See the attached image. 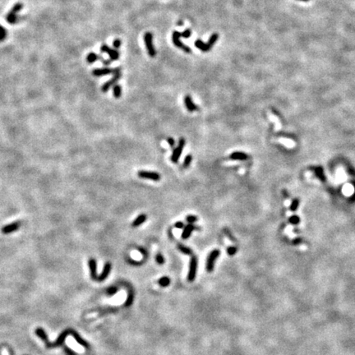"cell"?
I'll return each instance as SVG.
<instances>
[{
    "mask_svg": "<svg viewBox=\"0 0 355 355\" xmlns=\"http://www.w3.org/2000/svg\"><path fill=\"white\" fill-rule=\"evenodd\" d=\"M181 36L182 35L179 31H174V33L172 35L173 43L175 45L176 47L181 49V50H183L184 51L186 52V53H191V52H192V50H191L190 48L188 47V46H187L185 44H184V43L180 40V37H181Z\"/></svg>",
    "mask_w": 355,
    "mask_h": 355,
    "instance_id": "obj_1",
    "label": "cell"
},
{
    "mask_svg": "<svg viewBox=\"0 0 355 355\" xmlns=\"http://www.w3.org/2000/svg\"><path fill=\"white\" fill-rule=\"evenodd\" d=\"M144 41L146 44V50L148 51L149 55L151 57H155L156 54L155 49L153 45V35L151 32H146L144 35Z\"/></svg>",
    "mask_w": 355,
    "mask_h": 355,
    "instance_id": "obj_2",
    "label": "cell"
},
{
    "mask_svg": "<svg viewBox=\"0 0 355 355\" xmlns=\"http://www.w3.org/2000/svg\"><path fill=\"white\" fill-rule=\"evenodd\" d=\"M220 253V250L215 249L209 254V256L207 257V261H206V270L208 272H211V271H213V269H214L215 261L219 257Z\"/></svg>",
    "mask_w": 355,
    "mask_h": 355,
    "instance_id": "obj_3",
    "label": "cell"
},
{
    "mask_svg": "<svg viewBox=\"0 0 355 355\" xmlns=\"http://www.w3.org/2000/svg\"><path fill=\"white\" fill-rule=\"evenodd\" d=\"M197 258L196 256H193L190 260V266H189V271H188V279L189 281L194 280L197 274Z\"/></svg>",
    "mask_w": 355,
    "mask_h": 355,
    "instance_id": "obj_4",
    "label": "cell"
},
{
    "mask_svg": "<svg viewBox=\"0 0 355 355\" xmlns=\"http://www.w3.org/2000/svg\"><path fill=\"white\" fill-rule=\"evenodd\" d=\"M121 73V68H99V69H95L93 71V75L95 77H100V76H104V75H109V74H118Z\"/></svg>",
    "mask_w": 355,
    "mask_h": 355,
    "instance_id": "obj_5",
    "label": "cell"
},
{
    "mask_svg": "<svg viewBox=\"0 0 355 355\" xmlns=\"http://www.w3.org/2000/svg\"><path fill=\"white\" fill-rule=\"evenodd\" d=\"M184 146H185V140H184V138H180L179 141V145L176 148L174 149V152L172 154L171 160L174 163H177L179 161Z\"/></svg>",
    "mask_w": 355,
    "mask_h": 355,
    "instance_id": "obj_6",
    "label": "cell"
},
{
    "mask_svg": "<svg viewBox=\"0 0 355 355\" xmlns=\"http://www.w3.org/2000/svg\"><path fill=\"white\" fill-rule=\"evenodd\" d=\"M100 50H101V52H103V53H106V54H109V60H110L111 62L116 61V60H118V59L119 58V52H118V50H113V49H110L107 45H102L101 48H100Z\"/></svg>",
    "mask_w": 355,
    "mask_h": 355,
    "instance_id": "obj_7",
    "label": "cell"
},
{
    "mask_svg": "<svg viewBox=\"0 0 355 355\" xmlns=\"http://www.w3.org/2000/svg\"><path fill=\"white\" fill-rule=\"evenodd\" d=\"M140 178L141 179H150L152 181H159L160 179V175L158 173L155 172H149V171H144V170H141L137 173Z\"/></svg>",
    "mask_w": 355,
    "mask_h": 355,
    "instance_id": "obj_8",
    "label": "cell"
},
{
    "mask_svg": "<svg viewBox=\"0 0 355 355\" xmlns=\"http://www.w3.org/2000/svg\"><path fill=\"white\" fill-rule=\"evenodd\" d=\"M20 227H21V223L20 222H14V223L10 224L8 225L2 227V233H4V234L12 233V232L17 231Z\"/></svg>",
    "mask_w": 355,
    "mask_h": 355,
    "instance_id": "obj_9",
    "label": "cell"
},
{
    "mask_svg": "<svg viewBox=\"0 0 355 355\" xmlns=\"http://www.w3.org/2000/svg\"><path fill=\"white\" fill-rule=\"evenodd\" d=\"M67 344H68V345L69 346V347L73 348L74 350L78 351V352H80V353L83 352L82 347L80 344H78L77 343V341H76L75 339L73 338L72 336L68 337V339H67Z\"/></svg>",
    "mask_w": 355,
    "mask_h": 355,
    "instance_id": "obj_10",
    "label": "cell"
},
{
    "mask_svg": "<svg viewBox=\"0 0 355 355\" xmlns=\"http://www.w3.org/2000/svg\"><path fill=\"white\" fill-rule=\"evenodd\" d=\"M120 77H121V73L115 74V75L113 76V78H112L110 81H109V82H107L104 84V86L102 87V91H103L104 92L108 91V90L109 89V88H110L112 86H114V84H115V83L117 82L118 80H119Z\"/></svg>",
    "mask_w": 355,
    "mask_h": 355,
    "instance_id": "obj_11",
    "label": "cell"
},
{
    "mask_svg": "<svg viewBox=\"0 0 355 355\" xmlns=\"http://www.w3.org/2000/svg\"><path fill=\"white\" fill-rule=\"evenodd\" d=\"M184 103H185V105H186V108L188 109V110L190 111V112H193V111H196L198 109V107L193 103L192 97L189 96V95H186L185 96V98H184Z\"/></svg>",
    "mask_w": 355,
    "mask_h": 355,
    "instance_id": "obj_12",
    "label": "cell"
},
{
    "mask_svg": "<svg viewBox=\"0 0 355 355\" xmlns=\"http://www.w3.org/2000/svg\"><path fill=\"white\" fill-rule=\"evenodd\" d=\"M195 226L193 225V224H188V225L184 227V229L182 233V238L183 239H187L188 237H190V235L193 233V231L195 229Z\"/></svg>",
    "mask_w": 355,
    "mask_h": 355,
    "instance_id": "obj_13",
    "label": "cell"
},
{
    "mask_svg": "<svg viewBox=\"0 0 355 355\" xmlns=\"http://www.w3.org/2000/svg\"><path fill=\"white\" fill-rule=\"evenodd\" d=\"M230 159L231 160H246L248 159V155L247 154H245L243 152H239V151H235L233 152L230 155Z\"/></svg>",
    "mask_w": 355,
    "mask_h": 355,
    "instance_id": "obj_14",
    "label": "cell"
},
{
    "mask_svg": "<svg viewBox=\"0 0 355 355\" xmlns=\"http://www.w3.org/2000/svg\"><path fill=\"white\" fill-rule=\"evenodd\" d=\"M89 267L91 271V275L93 280H97L96 275V261L95 259H91L89 261Z\"/></svg>",
    "mask_w": 355,
    "mask_h": 355,
    "instance_id": "obj_15",
    "label": "cell"
},
{
    "mask_svg": "<svg viewBox=\"0 0 355 355\" xmlns=\"http://www.w3.org/2000/svg\"><path fill=\"white\" fill-rule=\"evenodd\" d=\"M110 270H111V264L109 263V262H107V263L104 265V266L103 272H102L101 275H100L99 277H98L97 280H99V281H102V280H105L106 278H107V276H108L109 274V272H110Z\"/></svg>",
    "mask_w": 355,
    "mask_h": 355,
    "instance_id": "obj_16",
    "label": "cell"
},
{
    "mask_svg": "<svg viewBox=\"0 0 355 355\" xmlns=\"http://www.w3.org/2000/svg\"><path fill=\"white\" fill-rule=\"evenodd\" d=\"M6 20L8 23L10 24H15L17 23V21H19V17L16 12H13L12 11H10L8 12V14L6 16Z\"/></svg>",
    "mask_w": 355,
    "mask_h": 355,
    "instance_id": "obj_17",
    "label": "cell"
},
{
    "mask_svg": "<svg viewBox=\"0 0 355 355\" xmlns=\"http://www.w3.org/2000/svg\"><path fill=\"white\" fill-rule=\"evenodd\" d=\"M146 218H147L146 215L145 214L139 215L138 216L136 217V219L134 220V221L132 222V227H138V226H140L141 224H143L144 222L146 220Z\"/></svg>",
    "mask_w": 355,
    "mask_h": 355,
    "instance_id": "obj_18",
    "label": "cell"
},
{
    "mask_svg": "<svg viewBox=\"0 0 355 355\" xmlns=\"http://www.w3.org/2000/svg\"><path fill=\"white\" fill-rule=\"evenodd\" d=\"M195 46L197 48V49H199L200 50H202V52H207L210 50V49L208 48L206 44L203 42L202 40H200V39H198V40H196Z\"/></svg>",
    "mask_w": 355,
    "mask_h": 355,
    "instance_id": "obj_19",
    "label": "cell"
},
{
    "mask_svg": "<svg viewBox=\"0 0 355 355\" xmlns=\"http://www.w3.org/2000/svg\"><path fill=\"white\" fill-rule=\"evenodd\" d=\"M99 59H100V60H101L103 58H102L100 55H98V54H95V53H90V54L87 55V60L89 64H92V63H95V61H97Z\"/></svg>",
    "mask_w": 355,
    "mask_h": 355,
    "instance_id": "obj_20",
    "label": "cell"
},
{
    "mask_svg": "<svg viewBox=\"0 0 355 355\" xmlns=\"http://www.w3.org/2000/svg\"><path fill=\"white\" fill-rule=\"evenodd\" d=\"M218 38H219V35H218V33H213L211 35V37H210L208 42L206 43L207 46H208V48H209L210 50H211L212 48V46L215 45V43L216 42L217 40H218Z\"/></svg>",
    "mask_w": 355,
    "mask_h": 355,
    "instance_id": "obj_21",
    "label": "cell"
},
{
    "mask_svg": "<svg viewBox=\"0 0 355 355\" xmlns=\"http://www.w3.org/2000/svg\"><path fill=\"white\" fill-rule=\"evenodd\" d=\"M314 173H315V174L317 175L318 179H320L322 181H325L326 180V176H325L323 169L322 167L314 168Z\"/></svg>",
    "mask_w": 355,
    "mask_h": 355,
    "instance_id": "obj_22",
    "label": "cell"
},
{
    "mask_svg": "<svg viewBox=\"0 0 355 355\" xmlns=\"http://www.w3.org/2000/svg\"><path fill=\"white\" fill-rule=\"evenodd\" d=\"M122 95V88L119 85H114L113 86V95L116 98H119Z\"/></svg>",
    "mask_w": 355,
    "mask_h": 355,
    "instance_id": "obj_23",
    "label": "cell"
},
{
    "mask_svg": "<svg viewBox=\"0 0 355 355\" xmlns=\"http://www.w3.org/2000/svg\"><path fill=\"white\" fill-rule=\"evenodd\" d=\"M178 247H179V249L183 253L187 254V255H190V254H192V252H192V250H191L189 247H185V246L180 244V243L178 245Z\"/></svg>",
    "mask_w": 355,
    "mask_h": 355,
    "instance_id": "obj_24",
    "label": "cell"
},
{
    "mask_svg": "<svg viewBox=\"0 0 355 355\" xmlns=\"http://www.w3.org/2000/svg\"><path fill=\"white\" fill-rule=\"evenodd\" d=\"M299 199H298V198H296V199H294L293 202H292L291 205H290V211H295L297 209H298V207H299Z\"/></svg>",
    "mask_w": 355,
    "mask_h": 355,
    "instance_id": "obj_25",
    "label": "cell"
},
{
    "mask_svg": "<svg viewBox=\"0 0 355 355\" xmlns=\"http://www.w3.org/2000/svg\"><path fill=\"white\" fill-rule=\"evenodd\" d=\"M159 283H160V285H161V286H163V287H166V286H168V285H169L170 280H169V278L165 277H165H162L160 280H159Z\"/></svg>",
    "mask_w": 355,
    "mask_h": 355,
    "instance_id": "obj_26",
    "label": "cell"
},
{
    "mask_svg": "<svg viewBox=\"0 0 355 355\" xmlns=\"http://www.w3.org/2000/svg\"><path fill=\"white\" fill-rule=\"evenodd\" d=\"M7 31L0 25V41H3L7 37Z\"/></svg>",
    "mask_w": 355,
    "mask_h": 355,
    "instance_id": "obj_27",
    "label": "cell"
},
{
    "mask_svg": "<svg viewBox=\"0 0 355 355\" xmlns=\"http://www.w3.org/2000/svg\"><path fill=\"white\" fill-rule=\"evenodd\" d=\"M192 160H193V156L191 155H188L185 157V159H184V168H188L189 165H190L191 162H192Z\"/></svg>",
    "mask_w": 355,
    "mask_h": 355,
    "instance_id": "obj_28",
    "label": "cell"
},
{
    "mask_svg": "<svg viewBox=\"0 0 355 355\" xmlns=\"http://www.w3.org/2000/svg\"><path fill=\"white\" fill-rule=\"evenodd\" d=\"M289 222L292 224H298L300 222V218L298 215H292L289 219Z\"/></svg>",
    "mask_w": 355,
    "mask_h": 355,
    "instance_id": "obj_29",
    "label": "cell"
},
{
    "mask_svg": "<svg viewBox=\"0 0 355 355\" xmlns=\"http://www.w3.org/2000/svg\"><path fill=\"white\" fill-rule=\"evenodd\" d=\"M155 260L157 261V263L160 264V265H162V264H164V262H165V258H164V256H163L160 253L156 255Z\"/></svg>",
    "mask_w": 355,
    "mask_h": 355,
    "instance_id": "obj_30",
    "label": "cell"
},
{
    "mask_svg": "<svg viewBox=\"0 0 355 355\" xmlns=\"http://www.w3.org/2000/svg\"><path fill=\"white\" fill-rule=\"evenodd\" d=\"M186 220L189 224H193L194 222H196V221L197 220V216H195V215H188Z\"/></svg>",
    "mask_w": 355,
    "mask_h": 355,
    "instance_id": "obj_31",
    "label": "cell"
},
{
    "mask_svg": "<svg viewBox=\"0 0 355 355\" xmlns=\"http://www.w3.org/2000/svg\"><path fill=\"white\" fill-rule=\"evenodd\" d=\"M227 252H228L229 255H230V256H233V255H234V254L237 252V248H236L235 247H228V249H227Z\"/></svg>",
    "mask_w": 355,
    "mask_h": 355,
    "instance_id": "obj_32",
    "label": "cell"
},
{
    "mask_svg": "<svg viewBox=\"0 0 355 355\" xmlns=\"http://www.w3.org/2000/svg\"><path fill=\"white\" fill-rule=\"evenodd\" d=\"M132 300H133V296H132V294H129V295H128V297H127V301H126V303H125V306L126 307H129L131 304H132Z\"/></svg>",
    "mask_w": 355,
    "mask_h": 355,
    "instance_id": "obj_33",
    "label": "cell"
},
{
    "mask_svg": "<svg viewBox=\"0 0 355 355\" xmlns=\"http://www.w3.org/2000/svg\"><path fill=\"white\" fill-rule=\"evenodd\" d=\"M181 35L184 38H189L192 35V31H191L190 29H187L183 33H181Z\"/></svg>",
    "mask_w": 355,
    "mask_h": 355,
    "instance_id": "obj_34",
    "label": "cell"
},
{
    "mask_svg": "<svg viewBox=\"0 0 355 355\" xmlns=\"http://www.w3.org/2000/svg\"><path fill=\"white\" fill-rule=\"evenodd\" d=\"M113 47L115 48V49H118V48L121 46V40H119V39H116L114 41H113Z\"/></svg>",
    "mask_w": 355,
    "mask_h": 355,
    "instance_id": "obj_35",
    "label": "cell"
},
{
    "mask_svg": "<svg viewBox=\"0 0 355 355\" xmlns=\"http://www.w3.org/2000/svg\"><path fill=\"white\" fill-rule=\"evenodd\" d=\"M174 226H175V227H176V228H178V229H182V228H184V223L179 221V222H177V223H175Z\"/></svg>",
    "mask_w": 355,
    "mask_h": 355,
    "instance_id": "obj_36",
    "label": "cell"
},
{
    "mask_svg": "<svg viewBox=\"0 0 355 355\" xmlns=\"http://www.w3.org/2000/svg\"><path fill=\"white\" fill-rule=\"evenodd\" d=\"M168 142H169V146H174V140L172 137H169L168 138Z\"/></svg>",
    "mask_w": 355,
    "mask_h": 355,
    "instance_id": "obj_37",
    "label": "cell"
},
{
    "mask_svg": "<svg viewBox=\"0 0 355 355\" xmlns=\"http://www.w3.org/2000/svg\"><path fill=\"white\" fill-rule=\"evenodd\" d=\"M116 290H117V289H116L115 288H111V289H109L108 290V293L109 294H114V293H115Z\"/></svg>",
    "mask_w": 355,
    "mask_h": 355,
    "instance_id": "obj_38",
    "label": "cell"
},
{
    "mask_svg": "<svg viewBox=\"0 0 355 355\" xmlns=\"http://www.w3.org/2000/svg\"><path fill=\"white\" fill-rule=\"evenodd\" d=\"M101 61L103 62V64H104V65H107V66H108V65H109V64H110V63H111L110 60H104V59H101Z\"/></svg>",
    "mask_w": 355,
    "mask_h": 355,
    "instance_id": "obj_39",
    "label": "cell"
},
{
    "mask_svg": "<svg viewBox=\"0 0 355 355\" xmlns=\"http://www.w3.org/2000/svg\"><path fill=\"white\" fill-rule=\"evenodd\" d=\"M2 355H8V353H7V349H5L4 348V349L2 350Z\"/></svg>",
    "mask_w": 355,
    "mask_h": 355,
    "instance_id": "obj_40",
    "label": "cell"
},
{
    "mask_svg": "<svg viewBox=\"0 0 355 355\" xmlns=\"http://www.w3.org/2000/svg\"><path fill=\"white\" fill-rule=\"evenodd\" d=\"M283 193L285 194V197L287 198V197H288V194H287V192H286V190H283Z\"/></svg>",
    "mask_w": 355,
    "mask_h": 355,
    "instance_id": "obj_41",
    "label": "cell"
},
{
    "mask_svg": "<svg viewBox=\"0 0 355 355\" xmlns=\"http://www.w3.org/2000/svg\"><path fill=\"white\" fill-rule=\"evenodd\" d=\"M294 242H297L296 244H299L298 242H301V239H300V238H299V239H295V240H294Z\"/></svg>",
    "mask_w": 355,
    "mask_h": 355,
    "instance_id": "obj_42",
    "label": "cell"
},
{
    "mask_svg": "<svg viewBox=\"0 0 355 355\" xmlns=\"http://www.w3.org/2000/svg\"><path fill=\"white\" fill-rule=\"evenodd\" d=\"M299 1H302V2H308L309 0H299Z\"/></svg>",
    "mask_w": 355,
    "mask_h": 355,
    "instance_id": "obj_43",
    "label": "cell"
},
{
    "mask_svg": "<svg viewBox=\"0 0 355 355\" xmlns=\"http://www.w3.org/2000/svg\"><path fill=\"white\" fill-rule=\"evenodd\" d=\"M182 24H183V22H182V21H179V25H182Z\"/></svg>",
    "mask_w": 355,
    "mask_h": 355,
    "instance_id": "obj_44",
    "label": "cell"
}]
</instances>
